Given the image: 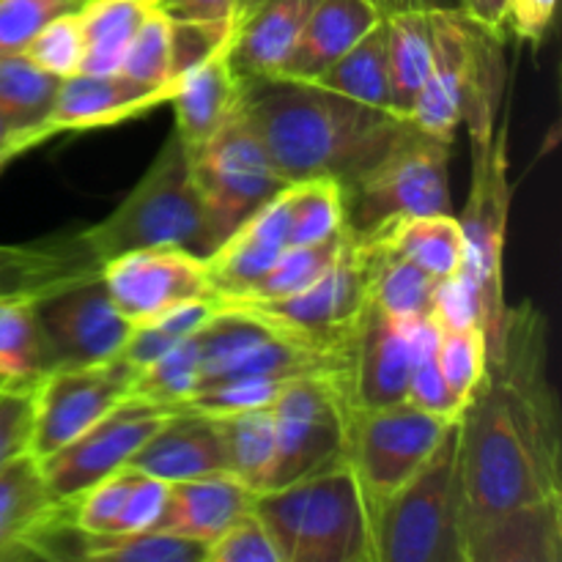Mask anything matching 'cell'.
<instances>
[{"label": "cell", "instance_id": "39", "mask_svg": "<svg viewBox=\"0 0 562 562\" xmlns=\"http://www.w3.org/2000/svg\"><path fill=\"white\" fill-rule=\"evenodd\" d=\"M198 373H201V360H198L195 335H190V338L170 346L151 366L137 371L135 384H132V395H140V398L162 404L173 412V406L179 401L195 393Z\"/></svg>", "mask_w": 562, "mask_h": 562}, {"label": "cell", "instance_id": "15", "mask_svg": "<svg viewBox=\"0 0 562 562\" xmlns=\"http://www.w3.org/2000/svg\"><path fill=\"white\" fill-rule=\"evenodd\" d=\"M38 322L49 351V371L60 366H86L110 360L121 351L132 322L110 300L102 272L42 296Z\"/></svg>", "mask_w": 562, "mask_h": 562}, {"label": "cell", "instance_id": "36", "mask_svg": "<svg viewBox=\"0 0 562 562\" xmlns=\"http://www.w3.org/2000/svg\"><path fill=\"white\" fill-rule=\"evenodd\" d=\"M82 560L97 562H206V543L168 530L110 532L82 541Z\"/></svg>", "mask_w": 562, "mask_h": 562}, {"label": "cell", "instance_id": "23", "mask_svg": "<svg viewBox=\"0 0 562 562\" xmlns=\"http://www.w3.org/2000/svg\"><path fill=\"white\" fill-rule=\"evenodd\" d=\"M241 91H245V80L231 64L228 44L209 55L190 75H184L170 104L176 108L173 132L184 143L187 151H195L203 143L212 140L239 113Z\"/></svg>", "mask_w": 562, "mask_h": 562}, {"label": "cell", "instance_id": "16", "mask_svg": "<svg viewBox=\"0 0 562 562\" xmlns=\"http://www.w3.org/2000/svg\"><path fill=\"white\" fill-rule=\"evenodd\" d=\"M110 300L124 318L140 324L165 307L201 296H217L206 261L179 247H143L102 263Z\"/></svg>", "mask_w": 562, "mask_h": 562}, {"label": "cell", "instance_id": "31", "mask_svg": "<svg viewBox=\"0 0 562 562\" xmlns=\"http://www.w3.org/2000/svg\"><path fill=\"white\" fill-rule=\"evenodd\" d=\"M313 86L324 91L340 93L360 104L390 110V75H387V27L384 16L360 38L351 44L333 66L322 71ZM393 113V110H390Z\"/></svg>", "mask_w": 562, "mask_h": 562}, {"label": "cell", "instance_id": "28", "mask_svg": "<svg viewBox=\"0 0 562 562\" xmlns=\"http://www.w3.org/2000/svg\"><path fill=\"white\" fill-rule=\"evenodd\" d=\"M151 11H157V0H86L80 9V71L88 75L119 71L132 38Z\"/></svg>", "mask_w": 562, "mask_h": 562}, {"label": "cell", "instance_id": "22", "mask_svg": "<svg viewBox=\"0 0 562 562\" xmlns=\"http://www.w3.org/2000/svg\"><path fill=\"white\" fill-rule=\"evenodd\" d=\"M382 16L376 0H316L283 69L278 71V80H316Z\"/></svg>", "mask_w": 562, "mask_h": 562}, {"label": "cell", "instance_id": "3", "mask_svg": "<svg viewBox=\"0 0 562 562\" xmlns=\"http://www.w3.org/2000/svg\"><path fill=\"white\" fill-rule=\"evenodd\" d=\"M80 234L102 263L143 247H179L198 258H209L217 250L192 176L190 154L176 132L162 143L151 168L130 195L102 223L82 228Z\"/></svg>", "mask_w": 562, "mask_h": 562}, {"label": "cell", "instance_id": "53", "mask_svg": "<svg viewBox=\"0 0 562 562\" xmlns=\"http://www.w3.org/2000/svg\"><path fill=\"white\" fill-rule=\"evenodd\" d=\"M376 5L384 16L404 14V11H420V14H434V11H461V0H376Z\"/></svg>", "mask_w": 562, "mask_h": 562}, {"label": "cell", "instance_id": "30", "mask_svg": "<svg viewBox=\"0 0 562 562\" xmlns=\"http://www.w3.org/2000/svg\"><path fill=\"white\" fill-rule=\"evenodd\" d=\"M36 302L33 296L0 300V387H36L49 371Z\"/></svg>", "mask_w": 562, "mask_h": 562}, {"label": "cell", "instance_id": "51", "mask_svg": "<svg viewBox=\"0 0 562 562\" xmlns=\"http://www.w3.org/2000/svg\"><path fill=\"white\" fill-rule=\"evenodd\" d=\"M461 14L492 33L508 25V0H461Z\"/></svg>", "mask_w": 562, "mask_h": 562}, {"label": "cell", "instance_id": "19", "mask_svg": "<svg viewBox=\"0 0 562 562\" xmlns=\"http://www.w3.org/2000/svg\"><path fill=\"white\" fill-rule=\"evenodd\" d=\"M126 467L165 483L231 472L217 420L184 409L170 412L162 426L132 453Z\"/></svg>", "mask_w": 562, "mask_h": 562}, {"label": "cell", "instance_id": "49", "mask_svg": "<svg viewBox=\"0 0 562 562\" xmlns=\"http://www.w3.org/2000/svg\"><path fill=\"white\" fill-rule=\"evenodd\" d=\"M558 11V0H508V25L521 42L541 44Z\"/></svg>", "mask_w": 562, "mask_h": 562}, {"label": "cell", "instance_id": "50", "mask_svg": "<svg viewBox=\"0 0 562 562\" xmlns=\"http://www.w3.org/2000/svg\"><path fill=\"white\" fill-rule=\"evenodd\" d=\"M236 0H157V9L168 20L187 22V20H234Z\"/></svg>", "mask_w": 562, "mask_h": 562}, {"label": "cell", "instance_id": "27", "mask_svg": "<svg viewBox=\"0 0 562 562\" xmlns=\"http://www.w3.org/2000/svg\"><path fill=\"white\" fill-rule=\"evenodd\" d=\"M357 239L406 258L437 280L453 278L464 267V231H461L459 217L450 212L395 220Z\"/></svg>", "mask_w": 562, "mask_h": 562}, {"label": "cell", "instance_id": "2", "mask_svg": "<svg viewBox=\"0 0 562 562\" xmlns=\"http://www.w3.org/2000/svg\"><path fill=\"white\" fill-rule=\"evenodd\" d=\"M239 113L280 179H333L344 192L412 130L390 110L278 77L245 80Z\"/></svg>", "mask_w": 562, "mask_h": 562}, {"label": "cell", "instance_id": "42", "mask_svg": "<svg viewBox=\"0 0 562 562\" xmlns=\"http://www.w3.org/2000/svg\"><path fill=\"white\" fill-rule=\"evenodd\" d=\"M135 477L137 470L121 467L119 472L102 477L91 488H86L80 497L71 499L75 525L82 532H88V536H110V532H119L121 510H124V503L130 497V488L135 483Z\"/></svg>", "mask_w": 562, "mask_h": 562}, {"label": "cell", "instance_id": "37", "mask_svg": "<svg viewBox=\"0 0 562 562\" xmlns=\"http://www.w3.org/2000/svg\"><path fill=\"white\" fill-rule=\"evenodd\" d=\"M346 239H349V225H346L344 231H338L335 236H329V239L316 241V245L289 247V250L274 261V267L269 269L263 278H258L245 294L220 302H269L296 294V291H302L305 285H311L313 280L335 261V256H338Z\"/></svg>", "mask_w": 562, "mask_h": 562}, {"label": "cell", "instance_id": "47", "mask_svg": "<svg viewBox=\"0 0 562 562\" xmlns=\"http://www.w3.org/2000/svg\"><path fill=\"white\" fill-rule=\"evenodd\" d=\"M33 423V387H0V467L25 453Z\"/></svg>", "mask_w": 562, "mask_h": 562}, {"label": "cell", "instance_id": "10", "mask_svg": "<svg viewBox=\"0 0 562 562\" xmlns=\"http://www.w3.org/2000/svg\"><path fill=\"white\" fill-rule=\"evenodd\" d=\"M349 406L344 384L333 376H302L283 384L272 401L278 453L267 492L344 464Z\"/></svg>", "mask_w": 562, "mask_h": 562}, {"label": "cell", "instance_id": "6", "mask_svg": "<svg viewBox=\"0 0 562 562\" xmlns=\"http://www.w3.org/2000/svg\"><path fill=\"white\" fill-rule=\"evenodd\" d=\"M472 137V187L464 214L467 256L461 272L475 283L483 307V333L494 340L508 302H505L503 252L508 228L510 181H508V126L497 130V115L483 113L464 119Z\"/></svg>", "mask_w": 562, "mask_h": 562}, {"label": "cell", "instance_id": "7", "mask_svg": "<svg viewBox=\"0 0 562 562\" xmlns=\"http://www.w3.org/2000/svg\"><path fill=\"white\" fill-rule=\"evenodd\" d=\"M453 143L412 130L368 168L346 195V225L355 236L420 214L450 212L448 165Z\"/></svg>", "mask_w": 562, "mask_h": 562}, {"label": "cell", "instance_id": "33", "mask_svg": "<svg viewBox=\"0 0 562 562\" xmlns=\"http://www.w3.org/2000/svg\"><path fill=\"white\" fill-rule=\"evenodd\" d=\"M214 420H217L220 434H223L231 475L239 477L250 492H267L274 453H278L272 406L217 415Z\"/></svg>", "mask_w": 562, "mask_h": 562}, {"label": "cell", "instance_id": "21", "mask_svg": "<svg viewBox=\"0 0 562 562\" xmlns=\"http://www.w3.org/2000/svg\"><path fill=\"white\" fill-rule=\"evenodd\" d=\"M99 272L102 261L88 250L80 231L55 234L27 245H0V300H42Z\"/></svg>", "mask_w": 562, "mask_h": 562}, {"label": "cell", "instance_id": "41", "mask_svg": "<svg viewBox=\"0 0 562 562\" xmlns=\"http://www.w3.org/2000/svg\"><path fill=\"white\" fill-rule=\"evenodd\" d=\"M27 60L44 69L47 75L66 80L77 75L82 66V25L80 11H66L53 16L36 36L22 49Z\"/></svg>", "mask_w": 562, "mask_h": 562}, {"label": "cell", "instance_id": "44", "mask_svg": "<svg viewBox=\"0 0 562 562\" xmlns=\"http://www.w3.org/2000/svg\"><path fill=\"white\" fill-rule=\"evenodd\" d=\"M231 20H170V80H184V75L231 42Z\"/></svg>", "mask_w": 562, "mask_h": 562}, {"label": "cell", "instance_id": "32", "mask_svg": "<svg viewBox=\"0 0 562 562\" xmlns=\"http://www.w3.org/2000/svg\"><path fill=\"white\" fill-rule=\"evenodd\" d=\"M360 245L368 261V300L395 318L431 316L439 280L384 247Z\"/></svg>", "mask_w": 562, "mask_h": 562}, {"label": "cell", "instance_id": "29", "mask_svg": "<svg viewBox=\"0 0 562 562\" xmlns=\"http://www.w3.org/2000/svg\"><path fill=\"white\" fill-rule=\"evenodd\" d=\"M384 27H387L390 110L401 119H412L417 97L431 71V16L420 11L390 14L384 16Z\"/></svg>", "mask_w": 562, "mask_h": 562}, {"label": "cell", "instance_id": "26", "mask_svg": "<svg viewBox=\"0 0 562 562\" xmlns=\"http://www.w3.org/2000/svg\"><path fill=\"white\" fill-rule=\"evenodd\" d=\"M316 0H267L234 25L228 55L241 80L278 77Z\"/></svg>", "mask_w": 562, "mask_h": 562}, {"label": "cell", "instance_id": "24", "mask_svg": "<svg viewBox=\"0 0 562 562\" xmlns=\"http://www.w3.org/2000/svg\"><path fill=\"white\" fill-rule=\"evenodd\" d=\"M252 497L256 492H250L231 472L168 483L162 514L154 527L212 543L225 527L252 508Z\"/></svg>", "mask_w": 562, "mask_h": 562}, {"label": "cell", "instance_id": "13", "mask_svg": "<svg viewBox=\"0 0 562 562\" xmlns=\"http://www.w3.org/2000/svg\"><path fill=\"white\" fill-rule=\"evenodd\" d=\"M168 415V406L140 395H126L80 437L49 453L47 459H38L49 494L58 503H71L93 483L119 472Z\"/></svg>", "mask_w": 562, "mask_h": 562}, {"label": "cell", "instance_id": "20", "mask_svg": "<svg viewBox=\"0 0 562 562\" xmlns=\"http://www.w3.org/2000/svg\"><path fill=\"white\" fill-rule=\"evenodd\" d=\"M289 247V203H285V190H280L267 206L247 217L212 256L203 258L217 300L245 294Z\"/></svg>", "mask_w": 562, "mask_h": 562}, {"label": "cell", "instance_id": "1", "mask_svg": "<svg viewBox=\"0 0 562 562\" xmlns=\"http://www.w3.org/2000/svg\"><path fill=\"white\" fill-rule=\"evenodd\" d=\"M459 532L467 549L503 521L562 510V426L549 379V324L532 302L508 307L486 376L456 420Z\"/></svg>", "mask_w": 562, "mask_h": 562}, {"label": "cell", "instance_id": "43", "mask_svg": "<svg viewBox=\"0 0 562 562\" xmlns=\"http://www.w3.org/2000/svg\"><path fill=\"white\" fill-rule=\"evenodd\" d=\"M86 0H0V58L20 55L53 16L80 11Z\"/></svg>", "mask_w": 562, "mask_h": 562}, {"label": "cell", "instance_id": "8", "mask_svg": "<svg viewBox=\"0 0 562 562\" xmlns=\"http://www.w3.org/2000/svg\"><path fill=\"white\" fill-rule=\"evenodd\" d=\"M456 420L428 415L406 401L376 409L349 406L346 464L360 486L368 519L420 470Z\"/></svg>", "mask_w": 562, "mask_h": 562}, {"label": "cell", "instance_id": "4", "mask_svg": "<svg viewBox=\"0 0 562 562\" xmlns=\"http://www.w3.org/2000/svg\"><path fill=\"white\" fill-rule=\"evenodd\" d=\"M250 510L283 562H373L371 519L346 461L258 492Z\"/></svg>", "mask_w": 562, "mask_h": 562}, {"label": "cell", "instance_id": "40", "mask_svg": "<svg viewBox=\"0 0 562 562\" xmlns=\"http://www.w3.org/2000/svg\"><path fill=\"white\" fill-rule=\"evenodd\" d=\"M119 71L146 88H165L181 82L170 80V20L162 11L157 9L146 16L140 31L132 38Z\"/></svg>", "mask_w": 562, "mask_h": 562}, {"label": "cell", "instance_id": "48", "mask_svg": "<svg viewBox=\"0 0 562 562\" xmlns=\"http://www.w3.org/2000/svg\"><path fill=\"white\" fill-rule=\"evenodd\" d=\"M165 494H168V483L137 472L135 483L130 488V497L124 503V510H121L119 532L151 530L157 525L159 514H162Z\"/></svg>", "mask_w": 562, "mask_h": 562}, {"label": "cell", "instance_id": "5", "mask_svg": "<svg viewBox=\"0 0 562 562\" xmlns=\"http://www.w3.org/2000/svg\"><path fill=\"white\" fill-rule=\"evenodd\" d=\"M373 562H464L456 486V423L420 470L371 519Z\"/></svg>", "mask_w": 562, "mask_h": 562}, {"label": "cell", "instance_id": "34", "mask_svg": "<svg viewBox=\"0 0 562 562\" xmlns=\"http://www.w3.org/2000/svg\"><path fill=\"white\" fill-rule=\"evenodd\" d=\"M60 80L38 69L25 55L0 58V115L9 121L11 130H33L44 126Z\"/></svg>", "mask_w": 562, "mask_h": 562}, {"label": "cell", "instance_id": "14", "mask_svg": "<svg viewBox=\"0 0 562 562\" xmlns=\"http://www.w3.org/2000/svg\"><path fill=\"white\" fill-rule=\"evenodd\" d=\"M437 340L439 327L431 316L395 318L368 300L351 338V406L376 409L406 401L415 362Z\"/></svg>", "mask_w": 562, "mask_h": 562}, {"label": "cell", "instance_id": "55", "mask_svg": "<svg viewBox=\"0 0 562 562\" xmlns=\"http://www.w3.org/2000/svg\"><path fill=\"white\" fill-rule=\"evenodd\" d=\"M16 135V130H11L9 126V121L3 119V115H0V146H3L5 140H11V137Z\"/></svg>", "mask_w": 562, "mask_h": 562}, {"label": "cell", "instance_id": "35", "mask_svg": "<svg viewBox=\"0 0 562 562\" xmlns=\"http://www.w3.org/2000/svg\"><path fill=\"white\" fill-rule=\"evenodd\" d=\"M289 245H316L346 228L344 187L333 179H305L285 187Z\"/></svg>", "mask_w": 562, "mask_h": 562}, {"label": "cell", "instance_id": "25", "mask_svg": "<svg viewBox=\"0 0 562 562\" xmlns=\"http://www.w3.org/2000/svg\"><path fill=\"white\" fill-rule=\"evenodd\" d=\"M69 503H58L33 453L0 467V562L31 560V543Z\"/></svg>", "mask_w": 562, "mask_h": 562}, {"label": "cell", "instance_id": "9", "mask_svg": "<svg viewBox=\"0 0 562 562\" xmlns=\"http://www.w3.org/2000/svg\"><path fill=\"white\" fill-rule=\"evenodd\" d=\"M187 154L217 247L289 184L272 168L261 140L241 113H236L212 140Z\"/></svg>", "mask_w": 562, "mask_h": 562}, {"label": "cell", "instance_id": "45", "mask_svg": "<svg viewBox=\"0 0 562 562\" xmlns=\"http://www.w3.org/2000/svg\"><path fill=\"white\" fill-rule=\"evenodd\" d=\"M206 562H283L261 521L247 510L206 543Z\"/></svg>", "mask_w": 562, "mask_h": 562}, {"label": "cell", "instance_id": "46", "mask_svg": "<svg viewBox=\"0 0 562 562\" xmlns=\"http://www.w3.org/2000/svg\"><path fill=\"white\" fill-rule=\"evenodd\" d=\"M406 404L417 406V409L428 412V415L450 417V420H456V417L464 412V406L456 401V395L450 393L448 382H445L442 371H439L437 346L428 349L426 355L415 362L409 387H406Z\"/></svg>", "mask_w": 562, "mask_h": 562}, {"label": "cell", "instance_id": "11", "mask_svg": "<svg viewBox=\"0 0 562 562\" xmlns=\"http://www.w3.org/2000/svg\"><path fill=\"white\" fill-rule=\"evenodd\" d=\"M368 302V261L366 250L349 231L335 261L296 294L269 302H220L239 307L263 322L283 327L300 338L324 346H349L355 327Z\"/></svg>", "mask_w": 562, "mask_h": 562}, {"label": "cell", "instance_id": "38", "mask_svg": "<svg viewBox=\"0 0 562 562\" xmlns=\"http://www.w3.org/2000/svg\"><path fill=\"white\" fill-rule=\"evenodd\" d=\"M437 362L456 401L461 406L470 404L488 366V340L483 327H439Z\"/></svg>", "mask_w": 562, "mask_h": 562}, {"label": "cell", "instance_id": "18", "mask_svg": "<svg viewBox=\"0 0 562 562\" xmlns=\"http://www.w3.org/2000/svg\"><path fill=\"white\" fill-rule=\"evenodd\" d=\"M431 36L434 55L431 71L412 110V124L439 140H456L461 119H464L467 80L472 66V27L461 11H434Z\"/></svg>", "mask_w": 562, "mask_h": 562}, {"label": "cell", "instance_id": "17", "mask_svg": "<svg viewBox=\"0 0 562 562\" xmlns=\"http://www.w3.org/2000/svg\"><path fill=\"white\" fill-rule=\"evenodd\" d=\"M179 86L181 82L165 88H146L124 77L121 71H113V75L77 71V75L60 80L58 97H55L44 126L55 137L69 135V132L108 130V126L140 119V115L168 104L179 91Z\"/></svg>", "mask_w": 562, "mask_h": 562}, {"label": "cell", "instance_id": "54", "mask_svg": "<svg viewBox=\"0 0 562 562\" xmlns=\"http://www.w3.org/2000/svg\"><path fill=\"white\" fill-rule=\"evenodd\" d=\"M261 3H267V0H236V3H234V20H231V22H234V25H239V22L245 20V16H250L252 11H256Z\"/></svg>", "mask_w": 562, "mask_h": 562}, {"label": "cell", "instance_id": "12", "mask_svg": "<svg viewBox=\"0 0 562 562\" xmlns=\"http://www.w3.org/2000/svg\"><path fill=\"white\" fill-rule=\"evenodd\" d=\"M135 379L137 368L119 355L102 362L60 366L44 373L33 387L27 453L47 459L49 453L69 445L126 395H132Z\"/></svg>", "mask_w": 562, "mask_h": 562}, {"label": "cell", "instance_id": "52", "mask_svg": "<svg viewBox=\"0 0 562 562\" xmlns=\"http://www.w3.org/2000/svg\"><path fill=\"white\" fill-rule=\"evenodd\" d=\"M49 137H55V135L47 130V126H33V130L16 132L11 140H5L3 146H0V173H3V170L9 168L14 159H20L22 154L33 151V148H38V146H44Z\"/></svg>", "mask_w": 562, "mask_h": 562}]
</instances>
